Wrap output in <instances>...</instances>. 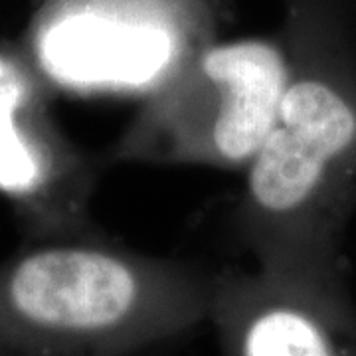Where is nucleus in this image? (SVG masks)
<instances>
[{
    "instance_id": "obj_2",
    "label": "nucleus",
    "mask_w": 356,
    "mask_h": 356,
    "mask_svg": "<svg viewBox=\"0 0 356 356\" xmlns=\"http://www.w3.org/2000/svg\"><path fill=\"white\" fill-rule=\"evenodd\" d=\"M216 271L109 240L0 267V356H145L208 323Z\"/></svg>"
},
{
    "instance_id": "obj_4",
    "label": "nucleus",
    "mask_w": 356,
    "mask_h": 356,
    "mask_svg": "<svg viewBox=\"0 0 356 356\" xmlns=\"http://www.w3.org/2000/svg\"><path fill=\"white\" fill-rule=\"evenodd\" d=\"M208 323L222 356H356L346 266L301 273L224 267Z\"/></svg>"
},
{
    "instance_id": "obj_6",
    "label": "nucleus",
    "mask_w": 356,
    "mask_h": 356,
    "mask_svg": "<svg viewBox=\"0 0 356 356\" xmlns=\"http://www.w3.org/2000/svg\"><path fill=\"white\" fill-rule=\"evenodd\" d=\"M145 356H151V355H145Z\"/></svg>"
},
{
    "instance_id": "obj_3",
    "label": "nucleus",
    "mask_w": 356,
    "mask_h": 356,
    "mask_svg": "<svg viewBox=\"0 0 356 356\" xmlns=\"http://www.w3.org/2000/svg\"><path fill=\"white\" fill-rule=\"evenodd\" d=\"M289 72L281 36L210 40L149 88L109 161L243 170L275 121Z\"/></svg>"
},
{
    "instance_id": "obj_1",
    "label": "nucleus",
    "mask_w": 356,
    "mask_h": 356,
    "mask_svg": "<svg viewBox=\"0 0 356 356\" xmlns=\"http://www.w3.org/2000/svg\"><path fill=\"white\" fill-rule=\"evenodd\" d=\"M291 72L275 121L243 168L236 238L267 273L346 266L356 212V40L283 32Z\"/></svg>"
},
{
    "instance_id": "obj_5",
    "label": "nucleus",
    "mask_w": 356,
    "mask_h": 356,
    "mask_svg": "<svg viewBox=\"0 0 356 356\" xmlns=\"http://www.w3.org/2000/svg\"><path fill=\"white\" fill-rule=\"evenodd\" d=\"M285 24L291 32L355 36L353 0H283Z\"/></svg>"
}]
</instances>
